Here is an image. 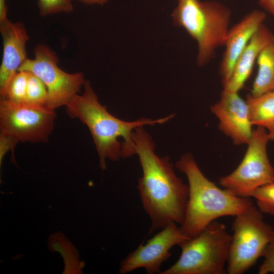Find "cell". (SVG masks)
Returning a JSON list of instances; mask_svg holds the SVG:
<instances>
[{
  "mask_svg": "<svg viewBox=\"0 0 274 274\" xmlns=\"http://www.w3.org/2000/svg\"><path fill=\"white\" fill-rule=\"evenodd\" d=\"M266 17L264 12L254 10L229 28L224 45L225 50L220 67L223 85L229 79L237 58L254 34L263 24Z\"/></svg>",
  "mask_w": 274,
  "mask_h": 274,
  "instance_id": "cell-13",
  "label": "cell"
},
{
  "mask_svg": "<svg viewBox=\"0 0 274 274\" xmlns=\"http://www.w3.org/2000/svg\"><path fill=\"white\" fill-rule=\"evenodd\" d=\"M28 72L20 70L10 79L1 98L16 102H26Z\"/></svg>",
  "mask_w": 274,
  "mask_h": 274,
  "instance_id": "cell-17",
  "label": "cell"
},
{
  "mask_svg": "<svg viewBox=\"0 0 274 274\" xmlns=\"http://www.w3.org/2000/svg\"><path fill=\"white\" fill-rule=\"evenodd\" d=\"M55 110L46 106L0 100V128L18 142L46 143L54 126Z\"/></svg>",
  "mask_w": 274,
  "mask_h": 274,
  "instance_id": "cell-9",
  "label": "cell"
},
{
  "mask_svg": "<svg viewBox=\"0 0 274 274\" xmlns=\"http://www.w3.org/2000/svg\"><path fill=\"white\" fill-rule=\"evenodd\" d=\"M273 40V33L262 24L237 58L229 79L223 84V90L238 92L251 75L260 52Z\"/></svg>",
  "mask_w": 274,
  "mask_h": 274,
  "instance_id": "cell-14",
  "label": "cell"
},
{
  "mask_svg": "<svg viewBox=\"0 0 274 274\" xmlns=\"http://www.w3.org/2000/svg\"><path fill=\"white\" fill-rule=\"evenodd\" d=\"M6 0H0V23L8 20Z\"/></svg>",
  "mask_w": 274,
  "mask_h": 274,
  "instance_id": "cell-24",
  "label": "cell"
},
{
  "mask_svg": "<svg viewBox=\"0 0 274 274\" xmlns=\"http://www.w3.org/2000/svg\"><path fill=\"white\" fill-rule=\"evenodd\" d=\"M176 166L186 176L188 182V198L180 228L189 238L196 236L218 218L235 217L253 204L250 198L237 196L210 181L190 153L183 155Z\"/></svg>",
  "mask_w": 274,
  "mask_h": 274,
  "instance_id": "cell-3",
  "label": "cell"
},
{
  "mask_svg": "<svg viewBox=\"0 0 274 274\" xmlns=\"http://www.w3.org/2000/svg\"><path fill=\"white\" fill-rule=\"evenodd\" d=\"M273 91H274V89H273Z\"/></svg>",
  "mask_w": 274,
  "mask_h": 274,
  "instance_id": "cell-26",
  "label": "cell"
},
{
  "mask_svg": "<svg viewBox=\"0 0 274 274\" xmlns=\"http://www.w3.org/2000/svg\"><path fill=\"white\" fill-rule=\"evenodd\" d=\"M3 55L0 66V94L5 90L12 77L28 58L26 44L29 39L22 22L8 19L0 23Z\"/></svg>",
  "mask_w": 274,
  "mask_h": 274,
  "instance_id": "cell-12",
  "label": "cell"
},
{
  "mask_svg": "<svg viewBox=\"0 0 274 274\" xmlns=\"http://www.w3.org/2000/svg\"><path fill=\"white\" fill-rule=\"evenodd\" d=\"M83 4L93 5H97L102 6L108 2V0H75Z\"/></svg>",
  "mask_w": 274,
  "mask_h": 274,
  "instance_id": "cell-25",
  "label": "cell"
},
{
  "mask_svg": "<svg viewBox=\"0 0 274 274\" xmlns=\"http://www.w3.org/2000/svg\"><path fill=\"white\" fill-rule=\"evenodd\" d=\"M259 3L264 10L274 15V0H259Z\"/></svg>",
  "mask_w": 274,
  "mask_h": 274,
  "instance_id": "cell-23",
  "label": "cell"
},
{
  "mask_svg": "<svg viewBox=\"0 0 274 274\" xmlns=\"http://www.w3.org/2000/svg\"><path fill=\"white\" fill-rule=\"evenodd\" d=\"M73 0H38L39 14L47 16L60 13H70L74 9Z\"/></svg>",
  "mask_w": 274,
  "mask_h": 274,
  "instance_id": "cell-20",
  "label": "cell"
},
{
  "mask_svg": "<svg viewBox=\"0 0 274 274\" xmlns=\"http://www.w3.org/2000/svg\"><path fill=\"white\" fill-rule=\"evenodd\" d=\"M19 143L16 139L6 132L0 131V163L5 154L9 150L12 151V158H14V150L15 146Z\"/></svg>",
  "mask_w": 274,
  "mask_h": 274,
  "instance_id": "cell-22",
  "label": "cell"
},
{
  "mask_svg": "<svg viewBox=\"0 0 274 274\" xmlns=\"http://www.w3.org/2000/svg\"><path fill=\"white\" fill-rule=\"evenodd\" d=\"M269 141L264 128L253 129L243 160L231 173L219 179L220 185L237 196L250 198L256 189L274 182V167L267 153Z\"/></svg>",
  "mask_w": 274,
  "mask_h": 274,
  "instance_id": "cell-7",
  "label": "cell"
},
{
  "mask_svg": "<svg viewBox=\"0 0 274 274\" xmlns=\"http://www.w3.org/2000/svg\"><path fill=\"white\" fill-rule=\"evenodd\" d=\"M263 262L259 267V274H274V229L265 248Z\"/></svg>",
  "mask_w": 274,
  "mask_h": 274,
  "instance_id": "cell-21",
  "label": "cell"
},
{
  "mask_svg": "<svg viewBox=\"0 0 274 274\" xmlns=\"http://www.w3.org/2000/svg\"><path fill=\"white\" fill-rule=\"evenodd\" d=\"M257 62L258 72L251 94L255 96L274 89V40L263 49Z\"/></svg>",
  "mask_w": 274,
  "mask_h": 274,
  "instance_id": "cell-16",
  "label": "cell"
},
{
  "mask_svg": "<svg viewBox=\"0 0 274 274\" xmlns=\"http://www.w3.org/2000/svg\"><path fill=\"white\" fill-rule=\"evenodd\" d=\"M178 1L172 14L173 22L184 28L196 41V62L198 65H203L219 47L224 45L230 28L231 11L215 1Z\"/></svg>",
  "mask_w": 274,
  "mask_h": 274,
  "instance_id": "cell-4",
  "label": "cell"
},
{
  "mask_svg": "<svg viewBox=\"0 0 274 274\" xmlns=\"http://www.w3.org/2000/svg\"><path fill=\"white\" fill-rule=\"evenodd\" d=\"M28 73L26 102L46 106L48 92L45 85L37 76L30 72Z\"/></svg>",
  "mask_w": 274,
  "mask_h": 274,
  "instance_id": "cell-18",
  "label": "cell"
},
{
  "mask_svg": "<svg viewBox=\"0 0 274 274\" xmlns=\"http://www.w3.org/2000/svg\"><path fill=\"white\" fill-rule=\"evenodd\" d=\"M273 227L254 204L234 217L227 273L243 274L262 257Z\"/></svg>",
  "mask_w": 274,
  "mask_h": 274,
  "instance_id": "cell-6",
  "label": "cell"
},
{
  "mask_svg": "<svg viewBox=\"0 0 274 274\" xmlns=\"http://www.w3.org/2000/svg\"><path fill=\"white\" fill-rule=\"evenodd\" d=\"M84 92L75 95L65 106L67 114L86 125L92 136L99 160L104 170L107 158L116 161L135 154L133 132L139 127L163 124L174 115L152 120L142 118L134 121H125L111 114L98 97L90 83L86 80Z\"/></svg>",
  "mask_w": 274,
  "mask_h": 274,
  "instance_id": "cell-2",
  "label": "cell"
},
{
  "mask_svg": "<svg viewBox=\"0 0 274 274\" xmlns=\"http://www.w3.org/2000/svg\"><path fill=\"white\" fill-rule=\"evenodd\" d=\"M33 54L34 57L27 58L19 71L30 72L43 81L47 89L48 108L55 110L65 106L84 86L83 73H68L61 70L56 53L45 45H37Z\"/></svg>",
  "mask_w": 274,
  "mask_h": 274,
  "instance_id": "cell-8",
  "label": "cell"
},
{
  "mask_svg": "<svg viewBox=\"0 0 274 274\" xmlns=\"http://www.w3.org/2000/svg\"><path fill=\"white\" fill-rule=\"evenodd\" d=\"M251 197L256 200V207L262 213L274 216V182L256 189Z\"/></svg>",
  "mask_w": 274,
  "mask_h": 274,
  "instance_id": "cell-19",
  "label": "cell"
},
{
  "mask_svg": "<svg viewBox=\"0 0 274 274\" xmlns=\"http://www.w3.org/2000/svg\"><path fill=\"white\" fill-rule=\"evenodd\" d=\"M211 111L219 120V127L235 145L249 143L252 126L248 106L238 92L223 90L219 100L212 105Z\"/></svg>",
  "mask_w": 274,
  "mask_h": 274,
  "instance_id": "cell-11",
  "label": "cell"
},
{
  "mask_svg": "<svg viewBox=\"0 0 274 274\" xmlns=\"http://www.w3.org/2000/svg\"><path fill=\"white\" fill-rule=\"evenodd\" d=\"M132 139L143 172L138 188L143 208L151 219L149 232L172 222L181 224L188 186L176 175L168 157L155 154L154 142L144 126L134 129Z\"/></svg>",
  "mask_w": 274,
  "mask_h": 274,
  "instance_id": "cell-1",
  "label": "cell"
},
{
  "mask_svg": "<svg viewBox=\"0 0 274 274\" xmlns=\"http://www.w3.org/2000/svg\"><path fill=\"white\" fill-rule=\"evenodd\" d=\"M246 100L253 126L264 128L270 141H274V91L256 96L250 94Z\"/></svg>",
  "mask_w": 274,
  "mask_h": 274,
  "instance_id": "cell-15",
  "label": "cell"
},
{
  "mask_svg": "<svg viewBox=\"0 0 274 274\" xmlns=\"http://www.w3.org/2000/svg\"><path fill=\"white\" fill-rule=\"evenodd\" d=\"M231 241L225 225L215 220L196 236L180 245L179 259L159 273H226Z\"/></svg>",
  "mask_w": 274,
  "mask_h": 274,
  "instance_id": "cell-5",
  "label": "cell"
},
{
  "mask_svg": "<svg viewBox=\"0 0 274 274\" xmlns=\"http://www.w3.org/2000/svg\"><path fill=\"white\" fill-rule=\"evenodd\" d=\"M189 239L177 223H170L130 253L121 262L119 272L125 274L144 268L149 274L160 273L162 263L171 255L172 248Z\"/></svg>",
  "mask_w": 274,
  "mask_h": 274,
  "instance_id": "cell-10",
  "label": "cell"
}]
</instances>
